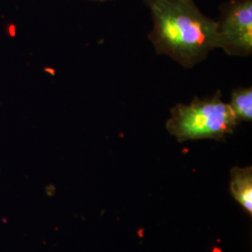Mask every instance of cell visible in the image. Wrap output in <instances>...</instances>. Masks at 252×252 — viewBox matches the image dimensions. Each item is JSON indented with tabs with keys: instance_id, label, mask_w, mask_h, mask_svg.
I'll list each match as a JSON object with an SVG mask.
<instances>
[{
	"instance_id": "3957f363",
	"label": "cell",
	"mask_w": 252,
	"mask_h": 252,
	"mask_svg": "<svg viewBox=\"0 0 252 252\" xmlns=\"http://www.w3.org/2000/svg\"><path fill=\"white\" fill-rule=\"evenodd\" d=\"M217 20V48L230 56L252 54V0H229L220 6Z\"/></svg>"
},
{
	"instance_id": "52a82bcc",
	"label": "cell",
	"mask_w": 252,
	"mask_h": 252,
	"mask_svg": "<svg viewBox=\"0 0 252 252\" xmlns=\"http://www.w3.org/2000/svg\"><path fill=\"white\" fill-rule=\"evenodd\" d=\"M143 1H144L147 5H149L151 2H153V0H143Z\"/></svg>"
},
{
	"instance_id": "8992f818",
	"label": "cell",
	"mask_w": 252,
	"mask_h": 252,
	"mask_svg": "<svg viewBox=\"0 0 252 252\" xmlns=\"http://www.w3.org/2000/svg\"><path fill=\"white\" fill-rule=\"evenodd\" d=\"M93 2H106V1H109V0H90Z\"/></svg>"
},
{
	"instance_id": "6da1fadb",
	"label": "cell",
	"mask_w": 252,
	"mask_h": 252,
	"mask_svg": "<svg viewBox=\"0 0 252 252\" xmlns=\"http://www.w3.org/2000/svg\"><path fill=\"white\" fill-rule=\"evenodd\" d=\"M149 38L157 54L191 68L217 49L216 20L206 16L193 0H153Z\"/></svg>"
},
{
	"instance_id": "5b68a950",
	"label": "cell",
	"mask_w": 252,
	"mask_h": 252,
	"mask_svg": "<svg viewBox=\"0 0 252 252\" xmlns=\"http://www.w3.org/2000/svg\"><path fill=\"white\" fill-rule=\"evenodd\" d=\"M237 121H252V88L242 87L232 92L230 103H228Z\"/></svg>"
},
{
	"instance_id": "7a4b0ae2",
	"label": "cell",
	"mask_w": 252,
	"mask_h": 252,
	"mask_svg": "<svg viewBox=\"0 0 252 252\" xmlns=\"http://www.w3.org/2000/svg\"><path fill=\"white\" fill-rule=\"evenodd\" d=\"M239 124L220 93L212 97H195L189 104H179L171 109L165 127L179 142L199 139L223 140Z\"/></svg>"
},
{
	"instance_id": "277c9868",
	"label": "cell",
	"mask_w": 252,
	"mask_h": 252,
	"mask_svg": "<svg viewBox=\"0 0 252 252\" xmlns=\"http://www.w3.org/2000/svg\"><path fill=\"white\" fill-rule=\"evenodd\" d=\"M230 189H231V192H232L233 197L252 216V166L234 167L232 169V171H231Z\"/></svg>"
}]
</instances>
